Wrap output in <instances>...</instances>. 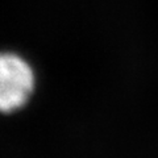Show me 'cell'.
Wrapping results in <instances>:
<instances>
[{"label": "cell", "mask_w": 158, "mask_h": 158, "mask_svg": "<svg viewBox=\"0 0 158 158\" xmlns=\"http://www.w3.org/2000/svg\"><path fill=\"white\" fill-rule=\"evenodd\" d=\"M36 74L31 63L13 52H0V113L9 115L32 98Z\"/></svg>", "instance_id": "obj_1"}]
</instances>
